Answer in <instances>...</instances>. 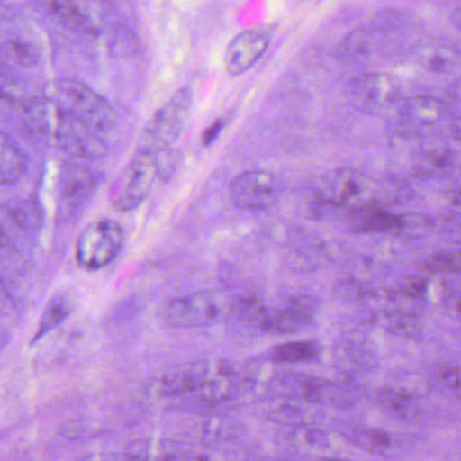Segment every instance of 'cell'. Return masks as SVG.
<instances>
[{
    "label": "cell",
    "mask_w": 461,
    "mask_h": 461,
    "mask_svg": "<svg viewBox=\"0 0 461 461\" xmlns=\"http://www.w3.org/2000/svg\"><path fill=\"white\" fill-rule=\"evenodd\" d=\"M159 175L158 156L137 150L111 186L110 203L118 212L138 210L150 196Z\"/></svg>",
    "instance_id": "5b68a950"
},
{
    "label": "cell",
    "mask_w": 461,
    "mask_h": 461,
    "mask_svg": "<svg viewBox=\"0 0 461 461\" xmlns=\"http://www.w3.org/2000/svg\"><path fill=\"white\" fill-rule=\"evenodd\" d=\"M322 461H351V460H344V459H324Z\"/></svg>",
    "instance_id": "836d02e7"
},
{
    "label": "cell",
    "mask_w": 461,
    "mask_h": 461,
    "mask_svg": "<svg viewBox=\"0 0 461 461\" xmlns=\"http://www.w3.org/2000/svg\"><path fill=\"white\" fill-rule=\"evenodd\" d=\"M75 298L67 292L57 293L50 298L42 316H41L40 324H38L37 332L34 335V341L56 330L57 327L67 321L70 314L75 311Z\"/></svg>",
    "instance_id": "cb8c5ba5"
},
{
    "label": "cell",
    "mask_w": 461,
    "mask_h": 461,
    "mask_svg": "<svg viewBox=\"0 0 461 461\" xmlns=\"http://www.w3.org/2000/svg\"><path fill=\"white\" fill-rule=\"evenodd\" d=\"M194 105L192 89L188 86L178 89L143 127L138 140V150L156 156L172 150L188 127Z\"/></svg>",
    "instance_id": "3957f363"
},
{
    "label": "cell",
    "mask_w": 461,
    "mask_h": 461,
    "mask_svg": "<svg viewBox=\"0 0 461 461\" xmlns=\"http://www.w3.org/2000/svg\"><path fill=\"white\" fill-rule=\"evenodd\" d=\"M236 298L221 290H199L172 298L162 306L159 319L176 330L202 328L232 319Z\"/></svg>",
    "instance_id": "7a4b0ae2"
},
{
    "label": "cell",
    "mask_w": 461,
    "mask_h": 461,
    "mask_svg": "<svg viewBox=\"0 0 461 461\" xmlns=\"http://www.w3.org/2000/svg\"><path fill=\"white\" fill-rule=\"evenodd\" d=\"M224 365L226 360H200L175 366L156 382L154 389L165 398L194 395L218 375Z\"/></svg>",
    "instance_id": "4fadbf2b"
},
{
    "label": "cell",
    "mask_w": 461,
    "mask_h": 461,
    "mask_svg": "<svg viewBox=\"0 0 461 461\" xmlns=\"http://www.w3.org/2000/svg\"><path fill=\"white\" fill-rule=\"evenodd\" d=\"M452 22H454L455 27L461 30V8H457L452 15Z\"/></svg>",
    "instance_id": "4dcf8cb0"
},
{
    "label": "cell",
    "mask_w": 461,
    "mask_h": 461,
    "mask_svg": "<svg viewBox=\"0 0 461 461\" xmlns=\"http://www.w3.org/2000/svg\"><path fill=\"white\" fill-rule=\"evenodd\" d=\"M456 94L457 96H459L461 99V83L459 84V86H456Z\"/></svg>",
    "instance_id": "1f68e13d"
},
{
    "label": "cell",
    "mask_w": 461,
    "mask_h": 461,
    "mask_svg": "<svg viewBox=\"0 0 461 461\" xmlns=\"http://www.w3.org/2000/svg\"><path fill=\"white\" fill-rule=\"evenodd\" d=\"M422 64L433 72H449L456 68L459 56L452 48L446 45L427 46L420 53Z\"/></svg>",
    "instance_id": "d4e9b609"
},
{
    "label": "cell",
    "mask_w": 461,
    "mask_h": 461,
    "mask_svg": "<svg viewBox=\"0 0 461 461\" xmlns=\"http://www.w3.org/2000/svg\"><path fill=\"white\" fill-rule=\"evenodd\" d=\"M273 395L297 398L320 408L348 409L355 395L344 384L301 374H282L273 384Z\"/></svg>",
    "instance_id": "52a82bcc"
},
{
    "label": "cell",
    "mask_w": 461,
    "mask_h": 461,
    "mask_svg": "<svg viewBox=\"0 0 461 461\" xmlns=\"http://www.w3.org/2000/svg\"><path fill=\"white\" fill-rule=\"evenodd\" d=\"M24 113L30 127L67 156L95 161L107 154L103 135L65 113L50 97L29 100Z\"/></svg>",
    "instance_id": "6da1fadb"
},
{
    "label": "cell",
    "mask_w": 461,
    "mask_h": 461,
    "mask_svg": "<svg viewBox=\"0 0 461 461\" xmlns=\"http://www.w3.org/2000/svg\"><path fill=\"white\" fill-rule=\"evenodd\" d=\"M282 183L276 173L249 169L239 173L230 184V196L235 207L251 212H265L278 204Z\"/></svg>",
    "instance_id": "9c48e42d"
},
{
    "label": "cell",
    "mask_w": 461,
    "mask_h": 461,
    "mask_svg": "<svg viewBox=\"0 0 461 461\" xmlns=\"http://www.w3.org/2000/svg\"><path fill=\"white\" fill-rule=\"evenodd\" d=\"M441 384L461 401V366L443 365L438 371Z\"/></svg>",
    "instance_id": "f1b7e54d"
},
{
    "label": "cell",
    "mask_w": 461,
    "mask_h": 461,
    "mask_svg": "<svg viewBox=\"0 0 461 461\" xmlns=\"http://www.w3.org/2000/svg\"><path fill=\"white\" fill-rule=\"evenodd\" d=\"M367 180L359 173L340 169L320 178L314 188V202L319 210L348 211L370 204Z\"/></svg>",
    "instance_id": "ba28073f"
},
{
    "label": "cell",
    "mask_w": 461,
    "mask_h": 461,
    "mask_svg": "<svg viewBox=\"0 0 461 461\" xmlns=\"http://www.w3.org/2000/svg\"><path fill=\"white\" fill-rule=\"evenodd\" d=\"M424 268L433 274L461 273V251L433 255Z\"/></svg>",
    "instance_id": "83f0119b"
},
{
    "label": "cell",
    "mask_w": 461,
    "mask_h": 461,
    "mask_svg": "<svg viewBox=\"0 0 461 461\" xmlns=\"http://www.w3.org/2000/svg\"><path fill=\"white\" fill-rule=\"evenodd\" d=\"M292 432L286 436V443L293 448L303 451H319L324 446V436L317 427L290 428Z\"/></svg>",
    "instance_id": "484cf974"
},
{
    "label": "cell",
    "mask_w": 461,
    "mask_h": 461,
    "mask_svg": "<svg viewBox=\"0 0 461 461\" xmlns=\"http://www.w3.org/2000/svg\"><path fill=\"white\" fill-rule=\"evenodd\" d=\"M346 223L355 232H394L403 229L400 216L373 204L347 211Z\"/></svg>",
    "instance_id": "ac0fdd59"
},
{
    "label": "cell",
    "mask_w": 461,
    "mask_h": 461,
    "mask_svg": "<svg viewBox=\"0 0 461 461\" xmlns=\"http://www.w3.org/2000/svg\"><path fill=\"white\" fill-rule=\"evenodd\" d=\"M134 455L142 461H205V457L188 444L172 440L140 446Z\"/></svg>",
    "instance_id": "7402d4cb"
},
{
    "label": "cell",
    "mask_w": 461,
    "mask_h": 461,
    "mask_svg": "<svg viewBox=\"0 0 461 461\" xmlns=\"http://www.w3.org/2000/svg\"><path fill=\"white\" fill-rule=\"evenodd\" d=\"M43 10L61 26L97 34L107 24V5L80 0H43Z\"/></svg>",
    "instance_id": "5bb4252c"
},
{
    "label": "cell",
    "mask_w": 461,
    "mask_h": 461,
    "mask_svg": "<svg viewBox=\"0 0 461 461\" xmlns=\"http://www.w3.org/2000/svg\"><path fill=\"white\" fill-rule=\"evenodd\" d=\"M321 355V346L314 340L285 341L271 347L265 354L266 362L274 365L312 363Z\"/></svg>",
    "instance_id": "44dd1931"
},
{
    "label": "cell",
    "mask_w": 461,
    "mask_h": 461,
    "mask_svg": "<svg viewBox=\"0 0 461 461\" xmlns=\"http://www.w3.org/2000/svg\"><path fill=\"white\" fill-rule=\"evenodd\" d=\"M400 116L416 124H430L441 121L446 116L447 105L435 97L417 96L398 103Z\"/></svg>",
    "instance_id": "603a6c76"
},
{
    "label": "cell",
    "mask_w": 461,
    "mask_h": 461,
    "mask_svg": "<svg viewBox=\"0 0 461 461\" xmlns=\"http://www.w3.org/2000/svg\"><path fill=\"white\" fill-rule=\"evenodd\" d=\"M374 402L394 419L403 422L420 421L424 416V405L413 393L403 389L384 387L373 395Z\"/></svg>",
    "instance_id": "d6986e66"
},
{
    "label": "cell",
    "mask_w": 461,
    "mask_h": 461,
    "mask_svg": "<svg viewBox=\"0 0 461 461\" xmlns=\"http://www.w3.org/2000/svg\"><path fill=\"white\" fill-rule=\"evenodd\" d=\"M344 438L352 446L367 454L376 456H393L402 449V440L397 435L381 429V428L349 427L344 432Z\"/></svg>",
    "instance_id": "e0dca14e"
},
{
    "label": "cell",
    "mask_w": 461,
    "mask_h": 461,
    "mask_svg": "<svg viewBox=\"0 0 461 461\" xmlns=\"http://www.w3.org/2000/svg\"><path fill=\"white\" fill-rule=\"evenodd\" d=\"M0 56L5 59V61L15 62L18 65H30L35 64L40 59V51L30 45L26 41L14 40L10 41L7 45L3 48Z\"/></svg>",
    "instance_id": "4316f807"
},
{
    "label": "cell",
    "mask_w": 461,
    "mask_h": 461,
    "mask_svg": "<svg viewBox=\"0 0 461 461\" xmlns=\"http://www.w3.org/2000/svg\"><path fill=\"white\" fill-rule=\"evenodd\" d=\"M263 461H294L290 459H268V460H263Z\"/></svg>",
    "instance_id": "d6a6232c"
},
{
    "label": "cell",
    "mask_w": 461,
    "mask_h": 461,
    "mask_svg": "<svg viewBox=\"0 0 461 461\" xmlns=\"http://www.w3.org/2000/svg\"><path fill=\"white\" fill-rule=\"evenodd\" d=\"M124 246V230L113 219H99L86 224L76 241V262L86 271L110 266Z\"/></svg>",
    "instance_id": "8992f818"
},
{
    "label": "cell",
    "mask_w": 461,
    "mask_h": 461,
    "mask_svg": "<svg viewBox=\"0 0 461 461\" xmlns=\"http://www.w3.org/2000/svg\"><path fill=\"white\" fill-rule=\"evenodd\" d=\"M317 316L316 301L306 295L289 298L279 308H263L258 327L265 335L289 336L303 332Z\"/></svg>",
    "instance_id": "7c38bea8"
},
{
    "label": "cell",
    "mask_w": 461,
    "mask_h": 461,
    "mask_svg": "<svg viewBox=\"0 0 461 461\" xmlns=\"http://www.w3.org/2000/svg\"><path fill=\"white\" fill-rule=\"evenodd\" d=\"M29 167V158L18 142L0 130V186L18 183Z\"/></svg>",
    "instance_id": "ffe728a7"
},
{
    "label": "cell",
    "mask_w": 461,
    "mask_h": 461,
    "mask_svg": "<svg viewBox=\"0 0 461 461\" xmlns=\"http://www.w3.org/2000/svg\"><path fill=\"white\" fill-rule=\"evenodd\" d=\"M347 96L357 110L382 113L397 107L400 92L394 78L386 73H363L349 81Z\"/></svg>",
    "instance_id": "8fae6325"
},
{
    "label": "cell",
    "mask_w": 461,
    "mask_h": 461,
    "mask_svg": "<svg viewBox=\"0 0 461 461\" xmlns=\"http://www.w3.org/2000/svg\"><path fill=\"white\" fill-rule=\"evenodd\" d=\"M224 127H226V121H224V119H218V121H215L212 124H210L208 129L205 130L204 134H203V146H204V148H210V146H212L213 143L216 142V140L221 137Z\"/></svg>",
    "instance_id": "f546056e"
},
{
    "label": "cell",
    "mask_w": 461,
    "mask_h": 461,
    "mask_svg": "<svg viewBox=\"0 0 461 461\" xmlns=\"http://www.w3.org/2000/svg\"><path fill=\"white\" fill-rule=\"evenodd\" d=\"M49 97L65 113L100 134L113 130L118 122L111 103L91 86L75 78L54 81Z\"/></svg>",
    "instance_id": "277c9868"
},
{
    "label": "cell",
    "mask_w": 461,
    "mask_h": 461,
    "mask_svg": "<svg viewBox=\"0 0 461 461\" xmlns=\"http://www.w3.org/2000/svg\"><path fill=\"white\" fill-rule=\"evenodd\" d=\"M270 35L263 29L239 32L230 40L224 53V67L230 76L243 75L251 69L267 50Z\"/></svg>",
    "instance_id": "2e32d148"
},
{
    "label": "cell",
    "mask_w": 461,
    "mask_h": 461,
    "mask_svg": "<svg viewBox=\"0 0 461 461\" xmlns=\"http://www.w3.org/2000/svg\"><path fill=\"white\" fill-rule=\"evenodd\" d=\"M258 411L267 421L287 428L317 427L324 419V411L320 406L281 395L263 401Z\"/></svg>",
    "instance_id": "9a60e30c"
},
{
    "label": "cell",
    "mask_w": 461,
    "mask_h": 461,
    "mask_svg": "<svg viewBox=\"0 0 461 461\" xmlns=\"http://www.w3.org/2000/svg\"><path fill=\"white\" fill-rule=\"evenodd\" d=\"M100 185V176L78 162H68L57 178V211L64 221L77 216L91 202Z\"/></svg>",
    "instance_id": "30bf717a"
}]
</instances>
